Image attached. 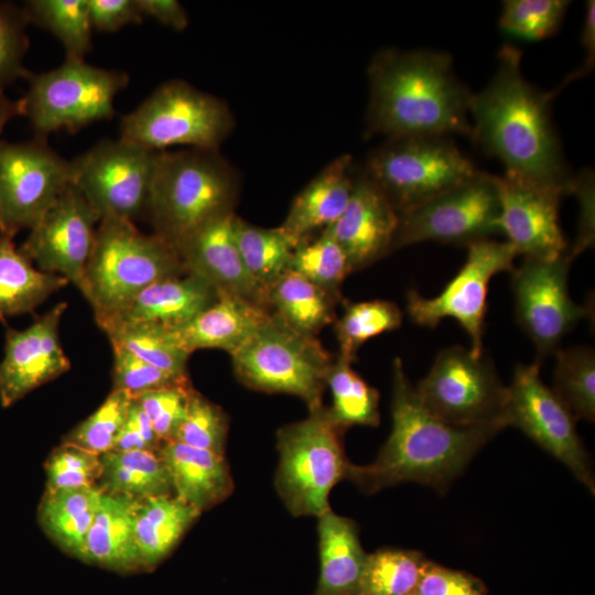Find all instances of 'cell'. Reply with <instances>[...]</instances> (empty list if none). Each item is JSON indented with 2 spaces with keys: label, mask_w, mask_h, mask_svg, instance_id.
I'll use <instances>...</instances> for the list:
<instances>
[{
  "label": "cell",
  "mask_w": 595,
  "mask_h": 595,
  "mask_svg": "<svg viewBox=\"0 0 595 595\" xmlns=\"http://www.w3.org/2000/svg\"><path fill=\"white\" fill-rule=\"evenodd\" d=\"M486 87L472 94L469 117L475 143L505 166V175L571 194L569 172L550 116L559 91H541L521 72V52L505 45Z\"/></svg>",
  "instance_id": "6da1fadb"
},
{
  "label": "cell",
  "mask_w": 595,
  "mask_h": 595,
  "mask_svg": "<svg viewBox=\"0 0 595 595\" xmlns=\"http://www.w3.org/2000/svg\"><path fill=\"white\" fill-rule=\"evenodd\" d=\"M392 371L391 432L374 462L349 464L346 479L367 494L404 482L443 491L506 425L502 421L474 426L448 424L422 404L398 357Z\"/></svg>",
  "instance_id": "7a4b0ae2"
},
{
  "label": "cell",
  "mask_w": 595,
  "mask_h": 595,
  "mask_svg": "<svg viewBox=\"0 0 595 595\" xmlns=\"http://www.w3.org/2000/svg\"><path fill=\"white\" fill-rule=\"evenodd\" d=\"M368 134L472 137V93L447 53L382 50L368 67Z\"/></svg>",
  "instance_id": "3957f363"
},
{
  "label": "cell",
  "mask_w": 595,
  "mask_h": 595,
  "mask_svg": "<svg viewBox=\"0 0 595 595\" xmlns=\"http://www.w3.org/2000/svg\"><path fill=\"white\" fill-rule=\"evenodd\" d=\"M236 172L217 150L160 151L147 212L176 251L212 220L232 213Z\"/></svg>",
  "instance_id": "277c9868"
},
{
  "label": "cell",
  "mask_w": 595,
  "mask_h": 595,
  "mask_svg": "<svg viewBox=\"0 0 595 595\" xmlns=\"http://www.w3.org/2000/svg\"><path fill=\"white\" fill-rule=\"evenodd\" d=\"M184 271L177 251L161 237L142 232L131 220L107 217L97 226L80 292L95 318L102 317L148 285Z\"/></svg>",
  "instance_id": "5b68a950"
},
{
  "label": "cell",
  "mask_w": 595,
  "mask_h": 595,
  "mask_svg": "<svg viewBox=\"0 0 595 595\" xmlns=\"http://www.w3.org/2000/svg\"><path fill=\"white\" fill-rule=\"evenodd\" d=\"M232 129L234 117L225 101L171 79L122 117L119 138L153 151L178 145L217 150Z\"/></svg>",
  "instance_id": "8992f818"
},
{
  "label": "cell",
  "mask_w": 595,
  "mask_h": 595,
  "mask_svg": "<svg viewBox=\"0 0 595 595\" xmlns=\"http://www.w3.org/2000/svg\"><path fill=\"white\" fill-rule=\"evenodd\" d=\"M309 412L277 433L275 487L293 516L318 517L329 509L328 495L346 479L350 463L340 440L343 431L332 422L327 408Z\"/></svg>",
  "instance_id": "52a82bcc"
},
{
  "label": "cell",
  "mask_w": 595,
  "mask_h": 595,
  "mask_svg": "<svg viewBox=\"0 0 595 595\" xmlns=\"http://www.w3.org/2000/svg\"><path fill=\"white\" fill-rule=\"evenodd\" d=\"M363 173L385 194L398 216L479 173L448 136L387 139Z\"/></svg>",
  "instance_id": "ba28073f"
},
{
  "label": "cell",
  "mask_w": 595,
  "mask_h": 595,
  "mask_svg": "<svg viewBox=\"0 0 595 595\" xmlns=\"http://www.w3.org/2000/svg\"><path fill=\"white\" fill-rule=\"evenodd\" d=\"M238 379L247 387L294 394L310 410L320 408L333 360L315 336L283 323L275 314L234 354Z\"/></svg>",
  "instance_id": "9c48e42d"
},
{
  "label": "cell",
  "mask_w": 595,
  "mask_h": 595,
  "mask_svg": "<svg viewBox=\"0 0 595 595\" xmlns=\"http://www.w3.org/2000/svg\"><path fill=\"white\" fill-rule=\"evenodd\" d=\"M29 88L23 98V116L46 138L56 131L74 133L115 116V99L129 84V75L98 67L85 60L65 61L57 67L25 77Z\"/></svg>",
  "instance_id": "30bf717a"
},
{
  "label": "cell",
  "mask_w": 595,
  "mask_h": 595,
  "mask_svg": "<svg viewBox=\"0 0 595 595\" xmlns=\"http://www.w3.org/2000/svg\"><path fill=\"white\" fill-rule=\"evenodd\" d=\"M414 388L422 404L448 424L474 426L504 422L507 387L490 359L474 356L463 346L442 349L429 374Z\"/></svg>",
  "instance_id": "8fae6325"
},
{
  "label": "cell",
  "mask_w": 595,
  "mask_h": 595,
  "mask_svg": "<svg viewBox=\"0 0 595 595\" xmlns=\"http://www.w3.org/2000/svg\"><path fill=\"white\" fill-rule=\"evenodd\" d=\"M160 151L118 138L104 139L71 161L73 184L99 221L134 219L147 212Z\"/></svg>",
  "instance_id": "7c38bea8"
},
{
  "label": "cell",
  "mask_w": 595,
  "mask_h": 595,
  "mask_svg": "<svg viewBox=\"0 0 595 595\" xmlns=\"http://www.w3.org/2000/svg\"><path fill=\"white\" fill-rule=\"evenodd\" d=\"M499 217L497 176L479 171L399 215L391 251L429 240L468 246L500 234Z\"/></svg>",
  "instance_id": "4fadbf2b"
},
{
  "label": "cell",
  "mask_w": 595,
  "mask_h": 595,
  "mask_svg": "<svg viewBox=\"0 0 595 595\" xmlns=\"http://www.w3.org/2000/svg\"><path fill=\"white\" fill-rule=\"evenodd\" d=\"M72 183L71 161L46 138L0 140V235L13 238L33 228Z\"/></svg>",
  "instance_id": "5bb4252c"
},
{
  "label": "cell",
  "mask_w": 595,
  "mask_h": 595,
  "mask_svg": "<svg viewBox=\"0 0 595 595\" xmlns=\"http://www.w3.org/2000/svg\"><path fill=\"white\" fill-rule=\"evenodd\" d=\"M467 258L456 275L434 298H423L415 290L407 293V312L418 325L435 327L446 317L454 318L470 338V353L483 355V337L490 279L512 271L518 256L508 241L482 239L466 246Z\"/></svg>",
  "instance_id": "9a60e30c"
},
{
  "label": "cell",
  "mask_w": 595,
  "mask_h": 595,
  "mask_svg": "<svg viewBox=\"0 0 595 595\" xmlns=\"http://www.w3.org/2000/svg\"><path fill=\"white\" fill-rule=\"evenodd\" d=\"M541 364L516 366L502 413L506 426L520 429L562 462L594 495L595 477L576 420L540 377Z\"/></svg>",
  "instance_id": "2e32d148"
},
{
  "label": "cell",
  "mask_w": 595,
  "mask_h": 595,
  "mask_svg": "<svg viewBox=\"0 0 595 595\" xmlns=\"http://www.w3.org/2000/svg\"><path fill=\"white\" fill-rule=\"evenodd\" d=\"M574 258L569 249L552 259L524 257L511 271L516 318L534 344L537 360L554 355L563 337L589 316V307L569 293V271Z\"/></svg>",
  "instance_id": "e0dca14e"
},
{
  "label": "cell",
  "mask_w": 595,
  "mask_h": 595,
  "mask_svg": "<svg viewBox=\"0 0 595 595\" xmlns=\"http://www.w3.org/2000/svg\"><path fill=\"white\" fill-rule=\"evenodd\" d=\"M99 217L72 183L19 247L40 270L64 277L80 291Z\"/></svg>",
  "instance_id": "ac0fdd59"
},
{
  "label": "cell",
  "mask_w": 595,
  "mask_h": 595,
  "mask_svg": "<svg viewBox=\"0 0 595 595\" xmlns=\"http://www.w3.org/2000/svg\"><path fill=\"white\" fill-rule=\"evenodd\" d=\"M66 302L53 306L24 329L9 328L0 360V404L8 408L71 368L60 339Z\"/></svg>",
  "instance_id": "d6986e66"
},
{
  "label": "cell",
  "mask_w": 595,
  "mask_h": 595,
  "mask_svg": "<svg viewBox=\"0 0 595 595\" xmlns=\"http://www.w3.org/2000/svg\"><path fill=\"white\" fill-rule=\"evenodd\" d=\"M500 234L518 255L552 259L567 250L559 224V191L516 177L497 176Z\"/></svg>",
  "instance_id": "ffe728a7"
},
{
  "label": "cell",
  "mask_w": 595,
  "mask_h": 595,
  "mask_svg": "<svg viewBox=\"0 0 595 595\" xmlns=\"http://www.w3.org/2000/svg\"><path fill=\"white\" fill-rule=\"evenodd\" d=\"M399 216L385 194L361 172L350 199L327 232L344 251L350 270L365 268L391 251Z\"/></svg>",
  "instance_id": "44dd1931"
},
{
  "label": "cell",
  "mask_w": 595,
  "mask_h": 595,
  "mask_svg": "<svg viewBox=\"0 0 595 595\" xmlns=\"http://www.w3.org/2000/svg\"><path fill=\"white\" fill-rule=\"evenodd\" d=\"M236 215L220 216L191 236L177 253L187 273H192L216 291L240 295L267 306L266 292L252 280L240 256L236 236Z\"/></svg>",
  "instance_id": "7402d4cb"
},
{
  "label": "cell",
  "mask_w": 595,
  "mask_h": 595,
  "mask_svg": "<svg viewBox=\"0 0 595 595\" xmlns=\"http://www.w3.org/2000/svg\"><path fill=\"white\" fill-rule=\"evenodd\" d=\"M216 296L217 291L203 279L181 274L148 285L116 313L95 320L97 324L142 323L174 329L209 306Z\"/></svg>",
  "instance_id": "603a6c76"
},
{
  "label": "cell",
  "mask_w": 595,
  "mask_h": 595,
  "mask_svg": "<svg viewBox=\"0 0 595 595\" xmlns=\"http://www.w3.org/2000/svg\"><path fill=\"white\" fill-rule=\"evenodd\" d=\"M270 312L240 295L217 291L215 301L190 322L170 329L187 351L216 348L230 355L239 349L268 320Z\"/></svg>",
  "instance_id": "cb8c5ba5"
},
{
  "label": "cell",
  "mask_w": 595,
  "mask_h": 595,
  "mask_svg": "<svg viewBox=\"0 0 595 595\" xmlns=\"http://www.w3.org/2000/svg\"><path fill=\"white\" fill-rule=\"evenodd\" d=\"M137 500L102 491L82 562L119 573L143 572L134 531Z\"/></svg>",
  "instance_id": "d4e9b609"
},
{
  "label": "cell",
  "mask_w": 595,
  "mask_h": 595,
  "mask_svg": "<svg viewBox=\"0 0 595 595\" xmlns=\"http://www.w3.org/2000/svg\"><path fill=\"white\" fill-rule=\"evenodd\" d=\"M158 454L169 472L173 495L201 512L231 494L234 480L225 456L176 441L162 442Z\"/></svg>",
  "instance_id": "484cf974"
},
{
  "label": "cell",
  "mask_w": 595,
  "mask_h": 595,
  "mask_svg": "<svg viewBox=\"0 0 595 595\" xmlns=\"http://www.w3.org/2000/svg\"><path fill=\"white\" fill-rule=\"evenodd\" d=\"M355 177L351 175V156L336 158L295 196L280 226L299 244L313 230L329 227L345 210Z\"/></svg>",
  "instance_id": "4316f807"
},
{
  "label": "cell",
  "mask_w": 595,
  "mask_h": 595,
  "mask_svg": "<svg viewBox=\"0 0 595 595\" xmlns=\"http://www.w3.org/2000/svg\"><path fill=\"white\" fill-rule=\"evenodd\" d=\"M317 519L320 577L312 595H358L368 555L358 526L331 508Z\"/></svg>",
  "instance_id": "83f0119b"
},
{
  "label": "cell",
  "mask_w": 595,
  "mask_h": 595,
  "mask_svg": "<svg viewBox=\"0 0 595 595\" xmlns=\"http://www.w3.org/2000/svg\"><path fill=\"white\" fill-rule=\"evenodd\" d=\"M201 513L174 495L137 500L134 531L143 572L171 554Z\"/></svg>",
  "instance_id": "f1b7e54d"
},
{
  "label": "cell",
  "mask_w": 595,
  "mask_h": 595,
  "mask_svg": "<svg viewBox=\"0 0 595 595\" xmlns=\"http://www.w3.org/2000/svg\"><path fill=\"white\" fill-rule=\"evenodd\" d=\"M102 490L98 486L45 490L39 523L64 553L82 561Z\"/></svg>",
  "instance_id": "f546056e"
},
{
  "label": "cell",
  "mask_w": 595,
  "mask_h": 595,
  "mask_svg": "<svg viewBox=\"0 0 595 595\" xmlns=\"http://www.w3.org/2000/svg\"><path fill=\"white\" fill-rule=\"evenodd\" d=\"M68 283L62 275L36 269L13 238L0 235V321L34 311Z\"/></svg>",
  "instance_id": "4dcf8cb0"
},
{
  "label": "cell",
  "mask_w": 595,
  "mask_h": 595,
  "mask_svg": "<svg viewBox=\"0 0 595 595\" xmlns=\"http://www.w3.org/2000/svg\"><path fill=\"white\" fill-rule=\"evenodd\" d=\"M97 486L136 500L173 495L169 472L158 452L109 451L100 455Z\"/></svg>",
  "instance_id": "1f68e13d"
},
{
  "label": "cell",
  "mask_w": 595,
  "mask_h": 595,
  "mask_svg": "<svg viewBox=\"0 0 595 595\" xmlns=\"http://www.w3.org/2000/svg\"><path fill=\"white\" fill-rule=\"evenodd\" d=\"M334 296L300 273L288 270L267 291V304L283 323L315 336L333 321Z\"/></svg>",
  "instance_id": "d6a6232c"
},
{
  "label": "cell",
  "mask_w": 595,
  "mask_h": 595,
  "mask_svg": "<svg viewBox=\"0 0 595 595\" xmlns=\"http://www.w3.org/2000/svg\"><path fill=\"white\" fill-rule=\"evenodd\" d=\"M235 236L248 273L267 294L269 286L290 270L299 242L281 226L262 228L238 217Z\"/></svg>",
  "instance_id": "836d02e7"
},
{
  "label": "cell",
  "mask_w": 595,
  "mask_h": 595,
  "mask_svg": "<svg viewBox=\"0 0 595 595\" xmlns=\"http://www.w3.org/2000/svg\"><path fill=\"white\" fill-rule=\"evenodd\" d=\"M351 363L338 355L326 378L332 393L327 412L342 431L353 425L376 426L380 421L379 393L351 368Z\"/></svg>",
  "instance_id": "e575fe53"
},
{
  "label": "cell",
  "mask_w": 595,
  "mask_h": 595,
  "mask_svg": "<svg viewBox=\"0 0 595 595\" xmlns=\"http://www.w3.org/2000/svg\"><path fill=\"white\" fill-rule=\"evenodd\" d=\"M22 9L29 23L47 30L61 42L65 58L85 60L94 31L88 0H30Z\"/></svg>",
  "instance_id": "d590c367"
},
{
  "label": "cell",
  "mask_w": 595,
  "mask_h": 595,
  "mask_svg": "<svg viewBox=\"0 0 595 595\" xmlns=\"http://www.w3.org/2000/svg\"><path fill=\"white\" fill-rule=\"evenodd\" d=\"M111 346H118L143 361L169 372L188 376L190 354L174 339L170 329L152 324L105 322L98 324Z\"/></svg>",
  "instance_id": "8d00e7d4"
},
{
  "label": "cell",
  "mask_w": 595,
  "mask_h": 595,
  "mask_svg": "<svg viewBox=\"0 0 595 595\" xmlns=\"http://www.w3.org/2000/svg\"><path fill=\"white\" fill-rule=\"evenodd\" d=\"M551 390L573 418L595 420V354L587 346L559 349Z\"/></svg>",
  "instance_id": "74e56055"
},
{
  "label": "cell",
  "mask_w": 595,
  "mask_h": 595,
  "mask_svg": "<svg viewBox=\"0 0 595 595\" xmlns=\"http://www.w3.org/2000/svg\"><path fill=\"white\" fill-rule=\"evenodd\" d=\"M425 561L415 550L382 548L368 554L358 595H413Z\"/></svg>",
  "instance_id": "f35d334b"
},
{
  "label": "cell",
  "mask_w": 595,
  "mask_h": 595,
  "mask_svg": "<svg viewBox=\"0 0 595 595\" xmlns=\"http://www.w3.org/2000/svg\"><path fill=\"white\" fill-rule=\"evenodd\" d=\"M401 323L402 312L390 301L346 303L343 315L335 323L339 355L353 361L364 343L400 327Z\"/></svg>",
  "instance_id": "ab89813d"
},
{
  "label": "cell",
  "mask_w": 595,
  "mask_h": 595,
  "mask_svg": "<svg viewBox=\"0 0 595 595\" xmlns=\"http://www.w3.org/2000/svg\"><path fill=\"white\" fill-rule=\"evenodd\" d=\"M293 270L334 298L346 275L351 272L348 260L337 242L325 231L313 240L302 241L293 251Z\"/></svg>",
  "instance_id": "60d3db41"
},
{
  "label": "cell",
  "mask_w": 595,
  "mask_h": 595,
  "mask_svg": "<svg viewBox=\"0 0 595 595\" xmlns=\"http://www.w3.org/2000/svg\"><path fill=\"white\" fill-rule=\"evenodd\" d=\"M132 400L126 391L112 389L100 407L69 431L62 442L98 455L111 451L127 420Z\"/></svg>",
  "instance_id": "b9f144b4"
},
{
  "label": "cell",
  "mask_w": 595,
  "mask_h": 595,
  "mask_svg": "<svg viewBox=\"0 0 595 595\" xmlns=\"http://www.w3.org/2000/svg\"><path fill=\"white\" fill-rule=\"evenodd\" d=\"M570 3L565 0H506L499 25L518 37L543 40L559 30Z\"/></svg>",
  "instance_id": "7bdbcfd3"
},
{
  "label": "cell",
  "mask_w": 595,
  "mask_h": 595,
  "mask_svg": "<svg viewBox=\"0 0 595 595\" xmlns=\"http://www.w3.org/2000/svg\"><path fill=\"white\" fill-rule=\"evenodd\" d=\"M227 434L226 413L192 388L185 419L172 441L225 456Z\"/></svg>",
  "instance_id": "ee69618b"
},
{
  "label": "cell",
  "mask_w": 595,
  "mask_h": 595,
  "mask_svg": "<svg viewBox=\"0 0 595 595\" xmlns=\"http://www.w3.org/2000/svg\"><path fill=\"white\" fill-rule=\"evenodd\" d=\"M44 468L45 490H57L97 486L102 466L100 455L62 442L48 455Z\"/></svg>",
  "instance_id": "f6af8a7d"
},
{
  "label": "cell",
  "mask_w": 595,
  "mask_h": 595,
  "mask_svg": "<svg viewBox=\"0 0 595 595\" xmlns=\"http://www.w3.org/2000/svg\"><path fill=\"white\" fill-rule=\"evenodd\" d=\"M112 389H120L132 398L164 388L191 386L188 376H180L133 356L126 349L112 346Z\"/></svg>",
  "instance_id": "bcb514c9"
},
{
  "label": "cell",
  "mask_w": 595,
  "mask_h": 595,
  "mask_svg": "<svg viewBox=\"0 0 595 595\" xmlns=\"http://www.w3.org/2000/svg\"><path fill=\"white\" fill-rule=\"evenodd\" d=\"M28 24L22 8L0 1V95L8 85L30 73L23 66L30 45L25 32Z\"/></svg>",
  "instance_id": "7dc6e473"
},
{
  "label": "cell",
  "mask_w": 595,
  "mask_h": 595,
  "mask_svg": "<svg viewBox=\"0 0 595 595\" xmlns=\"http://www.w3.org/2000/svg\"><path fill=\"white\" fill-rule=\"evenodd\" d=\"M192 385L144 392L136 399L162 442L172 441L185 419Z\"/></svg>",
  "instance_id": "c3c4849f"
},
{
  "label": "cell",
  "mask_w": 595,
  "mask_h": 595,
  "mask_svg": "<svg viewBox=\"0 0 595 595\" xmlns=\"http://www.w3.org/2000/svg\"><path fill=\"white\" fill-rule=\"evenodd\" d=\"M413 595H488L477 576L426 560Z\"/></svg>",
  "instance_id": "681fc988"
},
{
  "label": "cell",
  "mask_w": 595,
  "mask_h": 595,
  "mask_svg": "<svg viewBox=\"0 0 595 595\" xmlns=\"http://www.w3.org/2000/svg\"><path fill=\"white\" fill-rule=\"evenodd\" d=\"M88 6L91 28L98 32H116L144 20L138 0H88Z\"/></svg>",
  "instance_id": "f907efd6"
},
{
  "label": "cell",
  "mask_w": 595,
  "mask_h": 595,
  "mask_svg": "<svg viewBox=\"0 0 595 595\" xmlns=\"http://www.w3.org/2000/svg\"><path fill=\"white\" fill-rule=\"evenodd\" d=\"M161 441L152 423L139 402L133 399L125 424L122 425L111 451H151L158 452Z\"/></svg>",
  "instance_id": "816d5d0a"
},
{
  "label": "cell",
  "mask_w": 595,
  "mask_h": 595,
  "mask_svg": "<svg viewBox=\"0 0 595 595\" xmlns=\"http://www.w3.org/2000/svg\"><path fill=\"white\" fill-rule=\"evenodd\" d=\"M580 201V224L574 246L569 250L575 258L594 242V172L589 169L574 176L571 194Z\"/></svg>",
  "instance_id": "f5cc1de1"
},
{
  "label": "cell",
  "mask_w": 595,
  "mask_h": 595,
  "mask_svg": "<svg viewBox=\"0 0 595 595\" xmlns=\"http://www.w3.org/2000/svg\"><path fill=\"white\" fill-rule=\"evenodd\" d=\"M144 18H152L175 31L188 25V15L183 4L176 0H138Z\"/></svg>",
  "instance_id": "db71d44e"
},
{
  "label": "cell",
  "mask_w": 595,
  "mask_h": 595,
  "mask_svg": "<svg viewBox=\"0 0 595 595\" xmlns=\"http://www.w3.org/2000/svg\"><path fill=\"white\" fill-rule=\"evenodd\" d=\"M582 45L585 50V60L581 68L576 69L565 82L559 87L561 89L565 84H569L572 80L582 78L583 76L589 74L594 68L595 64V2L589 0L585 6V18L583 23L582 31Z\"/></svg>",
  "instance_id": "11a10c76"
},
{
  "label": "cell",
  "mask_w": 595,
  "mask_h": 595,
  "mask_svg": "<svg viewBox=\"0 0 595 595\" xmlns=\"http://www.w3.org/2000/svg\"><path fill=\"white\" fill-rule=\"evenodd\" d=\"M23 116L22 100H11L4 94L0 95V134L7 123L14 117Z\"/></svg>",
  "instance_id": "9f6ffc18"
}]
</instances>
